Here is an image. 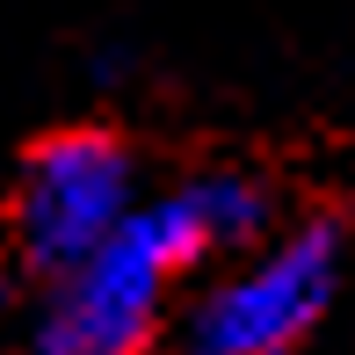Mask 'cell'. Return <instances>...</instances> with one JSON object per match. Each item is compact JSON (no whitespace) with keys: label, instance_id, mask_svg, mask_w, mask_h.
Masks as SVG:
<instances>
[{"label":"cell","instance_id":"obj_3","mask_svg":"<svg viewBox=\"0 0 355 355\" xmlns=\"http://www.w3.org/2000/svg\"><path fill=\"white\" fill-rule=\"evenodd\" d=\"M145 211L138 167L109 131H58L29 153L15 182V239L44 276H73Z\"/></svg>","mask_w":355,"mask_h":355},{"label":"cell","instance_id":"obj_1","mask_svg":"<svg viewBox=\"0 0 355 355\" xmlns=\"http://www.w3.org/2000/svg\"><path fill=\"white\" fill-rule=\"evenodd\" d=\"M196 261H211V239H203L189 196L174 189V196L145 203L102 254L58 276L37 319V355H145L153 327L167 319L174 283Z\"/></svg>","mask_w":355,"mask_h":355},{"label":"cell","instance_id":"obj_2","mask_svg":"<svg viewBox=\"0 0 355 355\" xmlns=\"http://www.w3.org/2000/svg\"><path fill=\"white\" fill-rule=\"evenodd\" d=\"M341 297V232L304 218L232 254L182 319L189 355H297Z\"/></svg>","mask_w":355,"mask_h":355}]
</instances>
